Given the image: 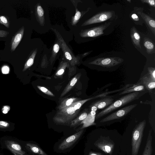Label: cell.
I'll return each instance as SVG.
<instances>
[{
    "instance_id": "1",
    "label": "cell",
    "mask_w": 155,
    "mask_h": 155,
    "mask_svg": "<svg viewBox=\"0 0 155 155\" xmlns=\"http://www.w3.org/2000/svg\"><path fill=\"white\" fill-rule=\"evenodd\" d=\"M140 92H134L129 93L120 98L111 105L98 113L96 115L95 120H97L115 110L138 98Z\"/></svg>"
},
{
    "instance_id": "2",
    "label": "cell",
    "mask_w": 155,
    "mask_h": 155,
    "mask_svg": "<svg viewBox=\"0 0 155 155\" xmlns=\"http://www.w3.org/2000/svg\"><path fill=\"white\" fill-rule=\"evenodd\" d=\"M78 110H75L71 105L62 109L59 110L53 118L56 123L62 125L70 123L77 115Z\"/></svg>"
},
{
    "instance_id": "3",
    "label": "cell",
    "mask_w": 155,
    "mask_h": 155,
    "mask_svg": "<svg viewBox=\"0 0 155 155\" xmlns=\"http://www.w3.org/2000/svg\"><path fill=\"white\" fill-rule=\"evenodd\" d=\"M146 123L145 120L140 122L133 131L131 140L132 155H137L138 153Z\"/></svg>"
},
{
    "instance_id": "4",
    "label": "cell",
    "mask_w": 155,
    "mask_h": 155,
    "mask_svg": "<svg viewBox=\"0 0 155 155\" xmlns=\"http://www.w3.org/2000/svg\"><path fill=\"white\" fill-rule=\"evenodd\" d=\"M136 104L125 106L106 117L100 120V123H105L118 120L126 116L137 106Z\"/></svg>"
},
{
    "instance_id": "5",
    "label": "cell",
    "mask_w": 155,
    "mask_h": 155,
    "mask_svg": "<svg viewBox=\"0 0 155 155\" xmlns=\"http://www.w3.org/2000/svg\"><path fill=\"white\" fill-rule=\"evenodd\" d=\"M94 144L98 149L110 155L112 154L115 146L114 143L109 137L102 136H101Z\"/></svg>"
},
{
    "instance_id": "6",
    "label": "cell",
    "mask_w": 155,
    "mask_h": 155,
    "mask_svg": "<svg viewBox=\"0 0 155 155\" xmlns=\"http://www.w3.org/2000/svg\"><path fill=\"white\" fill-rule=\"evenodd\" d=\"M54 31L57 35L58 40L60 42L65 58L71 65L74 66L77 64L78 63V58L74 55L71 51L66 44L61 35L57 31L54 30Z\"/></svg>"
},
{
    "instance_id": "7",
    "label": "cell",
    "mask_w": 155,
    "mask_h": 155,
    "mask_svg": "<svg viewBox=\"0 0 155 155\" xmlns=\"http://www.w3.org/2000/svg\"><path fill=\"white\" fill-rule=\"evenodd\" d=\"M113 15V12L110 11L99 13L85 21L82 26H84L105 21L110 19Z\"/></svg>"
},
{
    "instance_id": "8",
    "label": "cell",
    "mask_w": 155,
    "mask_h": 155,
    "mask_svg": "<svg viewBox=\"0 0 155 155\" xmlns=\"http://www.w3.org/2000/svg\"><path fill=\"white\" fill-rule=\"evenodd\" d=\"M110 23H106L98 26L82 31L80 33L82 37H94L104 34L103 31L109 25Z\"/></svg>"
},
{
    "instance_id": "9",
    "label": "cell",
    "mask_w": 155,
    "mask_h": 155,
    "mask_svg": "<svg viewBox=\"0 0 155 155\" xmlns=\"http://www.w3.org/2000/svg\"><path fill=\"white\" fill-rule=\"evenodd\" d=\"M84 130L79 131L66 138L59 145L58 149L64 150L71 147L80 137Z\"/></svg>"
},
{
    "instance_id": "10",
    "label": "cell",
    "mask_w": 155,
    "mask_h": 155,
    "mask_svg": "<svg viewBox=\"0 0 155 155\" xmlns=\"http://www.w3.org/2000/svg\"><path fill=\"white\" fill-rule=\"evenodd\" d=\"M121 62V59L118 58H100L95 59L89 63L90 64L109 67L118 64Z\"/></svg>"
},
{
    "instance_id": "11",
    "label": "cell",
    "mask_w": 155,
    "mask_h": 155,
    "mask_svg": "<svg viewBox=\"0 0 155 155\" xmlns=\"http://www.w3.org/2000/svg\"><path fill=\"white\" fill-rule=\"evenodd\" d=\"M91 107V111L87 114L86 117L82 121L81 123V124H83V125L81 128V130L95 124L94 121L96 115V112L97 110L94 107Z\"/></svg>"
},
{
    "instance_id": "12",
    "label": "cell",
    "mask_w": 155,
    "mask_h": 155,
    "mask_svg": "<svg viewBox=\"0 0 155 155\" xmlns=\"http://www.w3.org/2000/svg\"><path fill=\"white\" fill-rule=\"evenodd\" d=\"M114 99L111 97L104 98L93 103L91 107H94L97 110L105 109L112 104L114 101Z\"/></svg>"
},
{
    "instance_id": "13",
    "label": "cell",
    "mask_w": 155,
    "mask_h": 155,
    "mask_svg": "<svg viewBox=\"0 0 155 155\" xmlns=\"http://www.w3.org/2000/svg\"><path fill=\"white\" fill-rule=\"evenodd\" d=\"M24 31V28L22 27L13 38L12 41L11 50L14 51L21 40Z\"/></svg>"
},
{
    "instance_id": "14",
    "label": "cell",
    "mask_w": 155,
    "mask_h": 155,
    "mask_svg": "<svg viewBox=\"0 0 155 155\" xmlns=\"http://www.w3.org/2000/svg\"><path fill=\"white\" fill-rule=\"evenodd\" d=\"M151 130H150L148 133L146 143L142 155H151L153 151L152 147V137Z\"/></svg>"
},
{
    "instance_id": "15",
    "label": "cell",
    "mask_w": 155,
    "mask_h": 155,
    "mask_svg": "<svg viewBox=\"0 0 155 155\" xmlns=\"http://www.w3.org/2000/svg\"><path fill=\"white\" fill-rule=\"evenodd\" d=\"M143 86L148 90H150L155 88V81L152 79L148 74L145 75L140 79Z\"/></svg>"
},
{
    "instance_id": "16",
    "label": "cell",
    "mask_w": 155,
    "mask_h": 155,
    "mask_svg": "<svg viewBox=\"0 0 155 155\" xmlns=\"http://www.w3.org/2000/svg\"><path fill=\"white\" fill-rule=\"evenodd\" d=\"M134 27L131 29L130 36L131 40L134 45L137 47L141 48L140 44V36Z\"/></svg>"
},
{
    "instance_id": "17",
    "label": "cell",
    "mask_w": 155,
    "mask_h": 155,
    "mask_svg": "<svg viewBox=\"0 0 155 155\" xmlns=\"http://www.w3.org/2000/svg\"><path fill=\"white\" fill-rule=\"evenodd\" d=\"M80 76V73L78 74L72 79L61 94L60 96L61 97L64 96L71 90L79 79Z\"/></svg>"
},
{
    "instance_id": "18",
    "label": "cell",
    "mask_w": 155,
    "mask_h": 155,
    "mask_svg": "<svg viewBox=\"0 0 155 155\" xmlns=\"http://www.w3.org/2000/svg\"><path fill=\"white\" fill-rule=\"evenodd\" d=\"M108 93H104L98 95H97L94 97H92L89 98H87L81 101H78L73 103L71 105L73 107L74 109L76 110H78L86 102L90 101L91 99L96 98L98 97H101L104 96L106 95Z\"/></svg>"
},
{
    "instance_id": "19",
    "label": "cell",
    "mask_w": 155,
    "mask_h": 155,
    "mask_svg": "<svg viewBox=\"0 0 155 155\" xmlns=\"http://www.w3.org/2000/svg\"><path fill=\"white\" fill-rule=\"evenodd\" d=\"M141 15L154 35L155 28L154 20L143 13H141Z\"/></svg>"
},
{
    "instance_id": "20",
    "label": "cell",
    "mask_w": 155,
    "mask_h": 155,
    "mask_svg": "<svg viewBox=\"0 0 155 155\" xmlns=\"http://www.w3.org/2000/svg\"><path fill=\"white\" fill-rule=\"evenodd\" d=\"M69 62L67 60L62 61L60 64V65L55 74V76L59 77L61 76L64 72L67 67L69 66Z\"/></svg>"
},
{
    "instance_id": "21",
    "label": "cell",
    "mask_w": 155,
    "mask_h": 155,
    "mask_svg": "<svg viewBox=\"0 0 155 155\" xmlns=\"http://www.w3.org/2000/svg\"><path fill=\"white\" fill-rule=\"evenodd\" d=\"M78 99V98L75 97L66 99L61 102L58 106V108L59 110H60L68 107L74 102L77 101Z\"/></svg>"
},
{
    "instance_id": "22",
    "label": "cell",
    "mask_w": 155,
    "mask_h": 155,
    "mask_svg": "<svg viewBox=\"0 0 155 155\" xmlns=\"http://www.w3.org/2000/svg\"><path fill=\"white\" fill-rule=\"evenodd\" d=\"M37 51V49H35L32 52V54L25 63L23 71H25L33 64Z\"/></svg>"
},
{
    "instance_id": "23",
    "label": "cell",
    "mask_w": 155,
    "mask_h": 155,
    "mask_svg": "<svg viewBox=\"0 0 155 155\" xmlns=\"http://www.w3.org/2000/svg\"><path fill=\"white\" fill-rule=\"evenodd\" d=\"M60 47V42L58 40V41L54 44L53 47L52 54L50 58L51 64H52L55 60L59 51Z\"/></svg>"
},
{
    "instance_id": "24",
    "label": "cell",
    "mask_w": 155,
    "mask_h": 155,
    "mask_svg": "<svg viewBox=\"0 0 155 155\" xmlns=\"http://www.w3.org/2000/svg\"><path fill=\"white\" fill-rule=\"evenodd\" d=\"M27 145L33 153L39 155H48L37 145L31 143H28Z\"/></svg>"
},
{
    "instance_id": "25",
    "label": "cell",
    "mask_w": 155,
    "mask_h": 155,
    "mask_svg": "<svg viewBox=\"0 0 155 155\" xmlns=\"http://www.w3.org/2000/svg\"><path fill=\"white\" fill-rule=\"evenodd\" d=\"M144 87L143 85H140L135 86L134 87L130 88H127L124 91L120 93L119 95H122L127 93H130L134 92L139 91L144 89Z\"/></svg>"
},
{
    "instance_id": "26",
    "label": "cell",
    "mask_w": 155,
    "mask_h": 155,
    "mask_svg": "<svg viewBox=\"0 0 155 155\" xmlns=\"http://www.w3.org/2000/svg\"><path fill=\"white\" fill-rule=\"evenodd\" d=\"M87 113L84 112L81 114L78 117L72 120L70 123L71 127H73L76 126L79 122L84 120L87 117Z\"/></svg>"
},
{
    "instance_id": "27",
    "label": "cell",
    "mask_w": 155,
    "mask_h": 155,
    "mask_svg": "<svg viewBox=\"0 0 155 155\" xmlns=\"http://www.w3.org/2000/svg\"><path fill=\"white\" fill-rule=\"evenodd\" d=\"M144 45L148 53H150L153 51L154 52V46L151 41L147 40H145L144 41Z\"/></svg>"
},
{
    "instance_id": "28",
    "label": "cell",
    "mask_w": 155,
    "mask_h": 155,
    "mask_svg": "<svg viewBox=\"0 0 155 155\" xmlns=\"http://www.w3.org/2000/svg\"><path fill=\"white\" fill-rule=\"evenodd\" d=\"M81 12L77 10L76 13L72 20V24L74 25L77 24L81 16Z\"/></svg>"
},
{
    "instance_id": "29",
    "label": "cell",
    "mask_w": 155,
    "mask_h": 155,
    "mask_svg": "<svg viewBox=\"0 0 155 155\" xmlns=\"http://www.w3.org/2000/svg\"><path fill=\"white\" fill-rule=\"evenodd\" d=\"M37 14L39 18L42 19L44 17V11L42 7L38 5L36 8Z\"/></svg>"
},
{
    "instance_id": "30",
    "label": "cell",
    "mask_w": 155,
    "mask_h": 155,
    "mask_svg": "<svg viewBox=\"0 0 155 155\" xmlns=\"http://www.w3.org/2000/svg\"><path fill=\"white\" fill-rule=\"evenodd\" d=\"M37 87L39 90L45 94L51 96H54V95L53 93L47 88L38 85L37 86Z\"/></svg>"
},
{
    "instance_id": "31",
    "label": "cell",
    "mask_w": 155,
    "mask_h": 155,
    "mask_svg": "<svg viewBox=\"0 0 155 155\" xmlns=\"http://www.w3.org/2000/svg\"><path fill=\"white\" fill-rule=\"evenodd\" d=\"M0 23L4 25L6 27L9 28V23L5 17L3 16H0Z\"/></svg>"
},
{
    "instance_id": "32",
    "label": "cell",
    "mask_w": 155,
    "mask_h": 155,
    "mask_svg": "<svg viewBox=\"0 0 155 155\" xmlns=\"http://www.w3.org/2000/svg\"><path fill=\"white\" fill-rule=\"evenodd\" d=\"M148 75L150 78L155 81V69L154 68L148 67Z\"/></svg>"
},
{
    "instance_id": "33",
    "label": "cell",
    "mask_w": 155,
    "mask_h": 155,
    "mask_svg": "<svg viewBox=\"0 0 155 155\" xmlns=\"http://www.w3.org/2000/svg\"><path fill=\"white\" fill-rule=\"evenodd\" d=\"M11 147L13 150H17L21 151V147L18 144L13 143L11 145Z\"/></svg>"
},
{
    "instance_id": "34",
    "label": "cell",
    "mask_w": 155,
    "mask_h": 155,
    "mask_svg": "<svg viewBox=\"0 0 155 155\" xmlns=\"http://www.w3.org/2000/svg\"><path fill=\"white\" fill-rule=\"evenodd\" d=\"M141 1L143 3H148L150 5L155 7V3L154 0H141Z\"/></svg>"
},
{
    "instance_id": "35",
    "label": "cell",
    "mask_w": 155,
    "mask_h": 155,
    "mask_svg": "<svg viewBox=\"0 0 155 155\" xmlns=\"http://www.w3.org/2000/svg\"><path fill=\"white\" fill-rule=\"evenodd\" d=\"M9 125V124L6 121H0V127L5 128L8 127Z\"/></svg>"
},
{
    "instance_id": "36",
    "label": "cell",
    "mask_w": 155,
    "mask_h": 155,
    "mask_svg": "<svg viewBox=\"0 0 155 155\" xmlns=\"http://www.w3.org/2000/svg\"><path fill=\"white\" fill-rule=\"evenodd\" d=\"M2 71L3 74H7L9 72V69L8 66H5L2 67Z\"/></svg>"
},
{
    "instance_id": "37",
    "label": "cell",
    "mask_w": 155,
    "mask_h": 155,
    "mask_svg": "<svg viewBox=\"0 0 155 155\" xmlns=\"http://www.w3.org/2000/svg\"><path fill=\"white\" fill-rule=\"evenodd\" d=\"M8 34L9 32L7 31L0 30V37H6Z\"/></svg>"
},
{
    "instance_id": "38",
    "label": "cell",
    "mask_w": 155,
    "mask_h": 155,
    "mask_svg": "<svg viewBox=\"0 0 155 155\" xmlns=\"http://www.w3.org/2000/svg\"><path fill=\"white\" fill-rule=\"evenodd\" d=\"M10 108L8 106H5L3 108L2 112L4 114H6L9 110Z\"/></svg>"
},
{
    "instance_id": "39",
    "label": "cell",
    "mask_w": 155,
    "mask_h": 155,
    "mask_svg": "<svg viewBox=\"0 0 155 155\" xmlns=\"http://www.w3.org/2000/svg\"><path fill=\"white\" fill-rule=\"evenodd\" d=\"M88 155H104L103 154L99 152H96L90 151L89 152Z\"/></svg>"
},
{
    "instance_id": "40",
    "label": "cell",
    "mask_w": 155,
    "mask_h": 155,
    "mask_svg": "<svg viewBox=\"0 0 155 155\" xmlns=\"http://www.w3.org/2000/svg\"><path fill=\"white\" fill-rule=\"evenodd\" d=\"M131 17L135 21H137L139 20L138 16L135 14H133L131 15Z\"/></svg>"
},
{
    "instance_id": "41",
    "label": "cell",
    "mask_w": 155,
    "mask_h": 155,
    "mask_svg": "<svg viewBox=\"0 0 155 155\" xmlns=\"http://www.w3.org/2000/svg\"><path fill=\"white\" fill-rule=\"evenodd\" d=\"M127 1H128V2H131V1L130 0H127Z\"/></svg>"
}]
</instances>
